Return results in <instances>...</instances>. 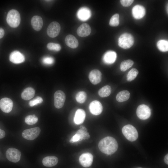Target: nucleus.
<instances>
[{
	"instance_id": "f257e3e1",
	"label": "nucleus",
	"mask_w": 168,
	"mask_h": 168,
	"mask_svg": "<svg viewBox=\"0 0 168 168\" xmlns=\"http://www.w3.org/2000/svg\"><path fill=\"white\" fill-rule=\"evenodd\" d=\"M98 147L102 152L107 155H111L117 150L118 144L114 138L108 136L100 140L99 143Z\"/></svg>"
},
{
	"instance_id": "f03ea898",
	"label": "nucleus",
	"mask_w": 168,
	"mask_h": 168,
	"mask_svg": "<svg viewBox=\"0 0 168 168\" xmlns=\"http://www.w3.org/2000/svg\"><path fill=\"white\" fill-rule=\"evenodd\" d=\"M7 22L11 27L16 28L19 25L21 22L20 15L19 12L15 9H12L8 12Z\"/></svg>"
},
{
	"instance_id": "7ed1b4c3",
	"label": "nucleus",
	"mask_w": 168,
	"mask_h": 168,
	"mask_svg": "<svg viewBox=\"0 0 168 168\" xmlns=\"http://www.w3.org/2000/svg\"><path fill=\"white\" fill-rule=\"evenodd\" d=\"M122 130L125 137L130 141H135L138 138V131L136 128L131 125H125L122 128Z\"/></svg>"
},
{
	"instance_id": "20e7f679",
	"label": "nucleus",
	"mask_w": 168,
	"mask_h": 168,
	"mask_svg": "<svg viewBox=\"0 0 168 168\" xmlns=\"http://www.w3.org/2000/svg\"><path fill=\"white\" fill-rule=\"evenodd\" d=\"M134 38L131 34L124 33L122 34L118 40V44L119 47L127 49L130 48L133 44Z\"/></svg>"
},
{
	"instance_id": "39448f33",
	"label": "nucleus",
	"mask_w": 168,
	"mask_h": 168,
	"mask_svg": "<svg viewBox=\"0 0 168 168\" xmlns=\"http://www.w3.org/2000/svg\"><path fill=\"white\" fill-rule=\"evenodd\" d=\"M40 131V129L39 127H36L25 130L23 131L22 135L25 139L32 140L37 137Z\"/></svg>"
},
{
	"instance_id": "423d86ee",
	"label": "nucleus",
	"mask_w": 168,
	"mask_h": 168,
	"mask_svg": "<svg viewBox=\"0 0 168 168\" xmlns=\"http://www.w3.org/2000/svg\"><path fill=\"white\" fill-rule=\"evenodd\" d=\"M136 114L139 118L142 120H145L149 118L151 112L150 109L147 106L142 104L138 107Z\"/></svg>"
},
{
	"instance_id": "0eeeda50",
	"label": "nucleus",
	"mask_w": 168,
	"mask_h": 168,
	"mask_svg": "<svg viewBox=\"0 0 168 168\" xmlns=\"http://www.w3.org/2000/svg\"><path fill=\"white\" fill-rule=\"evenodd\" d=\"M7 159L13 162L16 163L19 161L21 158V153L18 149L14 148L8 149L6 153Z\"/></svg>"
},
{
	"instance_id": "6e6552de",
	"label": "nucleus",
	"mask_w": 168,
	"mask_h": 168,
	"mask_svg": "<svg viewBox=\"0 0 168 168\" xmlns=\"http://www.w3.org/2000/svg\"><path fill=\"white\" fill-rule=\"evenodd\" d=\"M54 105L57 109L62 108L64 105L66 95L61 90L56 91L54 95Z\"/></svg>"
},
{
	"instance_id": "1a4fd4ad",
	"label": "nucleus",
	"mask_w": 168,
	"mask_h": 168,
	"mask_svg": "<svg viewBox=\"0 0 168 168\" xmlns=\"http://www.w3.org/2000/svg\"><path fill=\"white\" fill-rule=\"evenodd\" d=\"M61 30V26L59 23L53 21L48 26L47 33L48 35L51 38H54L59 34Z\"/></svg>"
},
{
	"instance_id": "9d476101",
	"label": "nucleus",
	"mask_w": 168,
	"mask_h": 168,
	"mask_svg": "<svg viewBox=\"0 0 168 168\" xmlns=\"http://www.w3.org/2000/svg\"><path fill=\"white\" fill-rule=\"evenodd\" d=\"M93 156L89 152H86L82 154L79 157V162L81 165L85 167L90 166L93 161Z\"/></svg>"
},
{
	"instance_id": "9b49d317",
	"label": "nucleus",
	"mask_w": 168,
	"mask_h": 168,
	"mask_svg": "<svg viewBox=\"0 0 168 168\" xmlns=\"http://www.w3.org/2000/svg\"><path fill=\"white\" fill-rule=\"evenodd\" d=\"M13 106V101L9 98H3L0 100V108L4 112L9 113L12 110Z\"/></svg>"
},
{
	"instance_id": "f8f14e48",
	"label": "nucleus",
	"mask_w": 168,
	"mask_h": 168,
	"mask_svg": "<svg viewBox=\"0 0 168 168\" xmlns=\"http://www.w3.org/2000/svg\"><path fill=\"white\" fill-rule=\"evenodd\" d=\"M89 109L91 114L94 115H98L102 112L103 107L100 102L97 100L92 101L89 105Z\"/></svg>"
},
{
	"instance_id": "ddd939ff",
	"label": "nucleus",
	"mask_w": 168,
	"mask_h": 168,
	"mask_svg": "<svg viewBox=\"0 0 168 168\" xmlns=\"http://www.w3.org/2000/svg\"><path fill=\"white\" fill-rule=\"evenodd\" d=\"M9 60L13 63L19 64L24 61L25 58L23 54L16 50L11 53L9 56Z\"/></svg>"
},
{
	"instance_id": "4468645a",
	"label": "nucleus",
	"mask_w": 168,
	"mask_h": 168,
	"mask_svg": "<svg viewBox=\"0 0 168 168\" xmlns=\"http://www.w3.org/2000/svg\"><path fill=\"white\" fill-rule=\"evenodd\" d=\"M89 79L91 82L94 85L99 83L101 80L102 74L98 69H94L91 71L89 75Z\"/></svg>"
},
{
	"instance_id": "2eb2a0df",
	"label": "nucleus",
	"mask_w": 168,
	"mask_h": 168,
	"mask_svg": "<svg viewBox=\"0 0 168 168\" xmlns=\"http://www.w3.org/2000/svg\"><path fill=\"white\" fill-rule=\"evenodd\" d=\"M132 13L133 17L137 19H140L145 15V9L143 6L137 5L133 7Z\"/></svg>"
},
{
	"instance_id": "dca6fc26",
	"label": "nucleus",
	"mask_w": 168,
	"mask_h": 168,
	"mask_svg": "<svg viewBox=\"0 0 168 168\" xmlns=\"http://www.w3.org/2000/svg\"><path fill=\"white\" fill-rule=\"evenodd\" d=\"M91 32V29L87 23H84L81 25L77 28V33L78 36L85 37L89 35Z\"/></svg>"
},
{
	"instance_id": "f3484780",
	"label": "nucleus",
	"mask_w": 168,
	"mask_h": 168,
	"mask_svg": "<svg viewBox=\"0 0 168 168\" xmlns=\"http://www.w3.org/2000/svg\"><path fill=\"white\" fill-rule=\"evenodd\" d=\"M91 15V12L89 9L83 7L80 8L78 11L77 16L81 21H85L89 18Z\"/></svg>"
},
{
	"instance_id": "a211bd4d",
	"label": "nucleus",
	"mask_w": 168,
	"mask_h": 168,
	"mask_svg": "<svg viewBox=\"0 0 168 168\" xmlns=\"http://www.w3.org/2000/svg\"><path fill=\"white\" fill-rule=\"evenodd\" d=\"M86 113L82 109H78L76 111L74 117V122L77 124L79 125L82 123L85 120Z\"/></svg>"
},
{
	"instance_id": "6ab92c4d",
	"label": "nucleus",
	"mask_w": 168,
	"mask_h": 168,
	"mask_svg": "<svg viewBox=\"0 0 168 168\" xmlns=\"http://www.w3.org/2000/svg\"><path fill=\"white\" fill-rule=\"evenodd\" d=\"M31 23L33 28L37 31H40L43 25V21L40 16H35L31 20Z\"/></svg>"
},
{
	"instance_id": "aec40b11",
	"label": "nucleus",
	"mask_w": 168,
	"mask_h": 168,
	"mask_svg": "<svg viewBox=\"0 0 168 168\" xmlns=\"http://www.w3.org/2000/svg\"><path fill=\"white\" fill-rule=\"evenodd\" d=\"M117 58L116 52L113 51H109L106 52L103 57V60L105 63L107 64H111L114 63Z\"/></svg>"
},
{
	"instance_id": "412c9836",
	"label": "nucleus",
	"mask_w": 168,
	"mask_h": 168,
	"mask_svg": "<svg viewBox=\"0 0 168 168\" xmlns=\"http://www.w3.org/2000/svg\"><path fill=\"white\" fill-rule=\"evenodd\" d=\"M65 41L66 44L72 48H76L78 45L77 39L74 36L71 35H67L65 38Z\"/></svg>"
},
{
	"instance_id": "4be33fe9",
	"label": "nucleus",
	"mask_w": 168,
	"mask_h": 168,
	"mask_svg": "<svg viewBox=\"0 0 168 168\" xmlns=\"http://www.w3.org/2000/svg\"><path fill=\"white\" fill-rule=\"evenodd\" d=\"M58 159L55 156H47L43 158L42 163L45 166L52 167L55 166L58 163Z\"/></svg>"
},
{
	"instance_id": "5701e85b",
	"label": "nucleus",
	"mask_w": 168,
	"mask_h": 168,
	"mask_svg": "<svg viewBox=\"0 0 168 168\" xmlns=\"http://www.w3.org/2000/svg\"><path fill=\"white\" fill-rule=\"evenodd\" d=\"M35 93V90L33 88L28 87L23 90L21 93V97L23 100H29L34 97Z\"/></svg>"
},
{
	"instance_id": "b1692460",
	"label": "nucleus",
	"mask_w": 168,
	"mask_h": 168,
	"mask_svg": "<svg viewBox=\"0 0 168 168\" xmlns=\"http://www.w3.org/2000/svg\"><path fill=\"white\" fill-rule=\"evenodd\" d=\"M130 93L127 90H124L119 92L116 96V100L119 102H123L128 99Z\"/></svg>"
},
{
	"instance_id": "393cba45",
	"label": "nucleus",
	"mask_w": 168,
	"mask_h": 168,
	"mask_svg": "<svg viewBox=\"0 0 168 168\" xmlns=\"http://www.w3.org/2000/svg\"><path fill=\"white\" fill-rule=\"evenodd\" d=\"M80 129L77 131L76 133L79 135L81 140L89 138L90 136L87 132V129L86 128L82 125L80 126Z\"/></svg>"
},
{
	"instance_id": "a878e982",
	"label": "nucleus",
	"mask_w": 168,
	"mask_h": 168,
	"mask_svg": "<svg viewBox=\"0 0 168 168\" xmlns=\"http://www.w3.org/2000/svg\"><path fill=\"white\" fill-rule=\"evenodd\" d=\"M111 88L108 85L105 86L100 88L98 91L99 95L101 97H105L109 96L110 94Z\"/></svg>"
},
{
	"instance_id": "bb28decb",
	"label": "nucleus",
	"mask_w": 168,
	"mask_h": 168,
	"mask_svg": "<svg viewBox=\"0 0 168 168\" xmlns=\"http://www.w3.org/2000/svg\"><path fill=\"white\" fill-rule=\"evenodd\" d=\"M133 61L130 59L124 60L122 62L120 65V69L123 72H124L131 68L133 64Z\"/></svg>"
},
{
	"instance_id": "cd10ccee",
	"label": "nucleus",
	"mask_w": 168,
	"mask_h": 168,
	"mask_svg": "<svg viewBox=\"0 0 168 168\" xmlns=\"http://www.w3.org/2000/svg\"><path fill=\"white\" fill-rule=\"evenodd\" d=\"M157 47L161 51L165 52L168 50V42L165 40L158 41L157 44Z\"/></svg>"
},
{
	"instance_id": "c85d7f7f",
	"label": "nucleus",
	"mask_w": 168,
	"mask_h": 168,
	"mask_svg": "<svg viewBox=\"0 0 168 168\" xmlns=\"http://www.w3.org/2000/svg\"><path fill=\"white\" fill-rule=\"evenodd\" d=\"M87 98V94L84 91H80L78 92L76 96L77 101L80 103H83L86 101Z\"/></svg>"
},
{
	"instance_id": "c756f323",
	"label": "nucleus",
	"mask_w": 168,
	"mask_h": 168,
	"mask_svg": "<svg viewBox=\"0 0 168 168\" xmlns=\"http://www.w3.org/2000/svg\"><path fill=\"white\" fill-rule=\"evenodd\" d=\"M138 73V71L135 68H133L128 72L127 75V80L131 82L134 80Z\"/></svg>"
},
{
	"instance_id": "7c9ffc66",
	"label": "nucleus",
	"mask_w": 168,
	"mask_h": 168,
	"mask_svg": "<svg viewBox=\"0 0 168 168\" xmlns=\"http://www.w3.org/2000/svg\"><path fill=\"white\" fill-rule=\"evenodd\" d=\"M38 121V118L35 114L30 115L25 118V122L28 125H32L36 123Z\"/></svg>"
},
{
	"instance_id": "2f4dec72",
	"label": "nucleus",
	"mask_w": 168,
	"mask_h": 168,
	"mask_svg": "<svg viewBox=\"0 0 168 168\" xmlns=\"http://www.w3.org/2000/svg\"><path fill=\"white\" fill-rule=\"evenodd\" d=\"M119 15L116 13L113 15L110 19L109 25L112 26H117L119 24Z\"/></svg>"
},
{
	"instance_id": "473e14b6",
	"label": "nucleus",
	"mask_w": 168,
	"mask_h": 168,
	"mask_svg": "<svg viewBox=\"0 0 168 168\" xmlns=\"http://www.w3.org/2000/svg\"><path fill=\"white\" fill-rule=\"evenodd\" d=\"M48 49L49 50H53L58 51L61 49V46L58 44L53 43H49L47 45Z\"/></svg>"
},
{
	"instance_id": "72a5a7b5",
	"label": "nucleus",
	"mask_w": 168,
	"mask_h": 168,
	"mask_svg": "<svg viewBox=\"0 0 168 168\" xmlns=\"http://www.w3.org/2000/svg\"><path fill=\"white\" fill-rule=\"evenodd\" d=\"M43 101V100L42 97L38 96L30 100L29 102V105L30 106L32 107L41 104Z\"/></svg>"
},
{
	"instance_id": "f704fd0d",
	"label": "nucleus",
	"mask_w": 168,
	"mask_h": 168,
	"mask_svg": "<svg viewBox=\"0 0 168 168\" xmlns=\"http://www.w3.org/2000/svg\"><path fill=\"white\" fill-rule=\"evenodd\" d=\"M42 62L46 65H51L54 62L53 58L51 57H45L42 59Z\"/></svg>"
},
{
	"instance_id": "c9c22d12",
	"label": "nucleus",
	"mask_w": 168,
	"mask_h": 168,
	"mask_svg": "<svg viewBox=\"0 0 168 168\" xmlns=\"http://www.w3.org/2000/svg\"><path fill=\"white\" fill-rule=\"evenodd\" d=\"M133 1L134 0H121L120 2L123 6L128 7L130 6Z\"/></svg>"
},
{
	"instance_id": "e433bc0d",
	"label": "nucleus",
	"mask_w": 168,
	"mask_h": 168,
	"mask_svg": "<svg viewBox=\"0 0 168 168\" xmlns=\"http://www.w3.org/2000/svg\"><path fill=\"white\" fill-rule=\"evenodd\" d=\"M81 141L80 137L77 133H76L70 140V142L72 143L74 142Z\"/></svg>"
},
{
	"instance_id": "4c0bfd02",
	"label": "nucleus",
	"mask_w": 168,
	"mask_h": 168,
	"mask_svg": "<svg viewBox=\"0 0 168 168\" xmlns=\"http://www.w3.org/2000/svg\"><path fill=\"white\" fill-rule=\"evenodd\" d=\"M5 135V133L4 130L0 128V139L3 138Z\"/></svg>"
},
{
	"instance_id": "58836bf2",
	"label": "nucleus",
	"mask_w": 168,
	"mask_h": 168,
	"mask_svg": "<svg viewBox=\"0 0 168 168\" xmlns=\"http://www.w3.org/2000/svg\"><path fill=\"white\" fill-rule=\"evenodd\" d=\"M5 34L4 30L2 28H0V39L2 38Z\"/></svg>"
},
{
	"instance_id": "ea45409f",
	"label": "nucleus",
	"mask_w": 168,
	"mask_h": 168,
	"mask_svg": "<svg viewBox=\"0 0 168 168\" xmlns=\"http://www.w3.org/2000/svg\"><path fill=\"white\" fill-rule=\"evenodd\" d=\"M164 161L165 163L167 164H168V154H167L165 156L164 158Z\"/></svg>"
},
{
	"instance_id": "a19ab883",
	"label": "nucleus",
	"mask_w": 168,
	"mask_h": 168,
	"mask_svg": "<svg viewBox=\"0 0 168 168\" xmlns=\"http://www.w3.org/2000/svg\"><path fill=\"white\" fill-rule=\"evenodd\" d=\"M142 168V167H138V168Z\"/></svg>"
}]
</instances>
